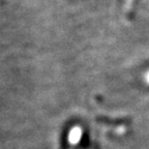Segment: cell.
<instances>
[{
    "label": "cell",
    "instance_id": "1",
    "mask_svg": "<svg viewBox=\"0 0 149 149\" xmlns=\"http://www.w3.org/2000/svg\"><path fill=\"white\" fill-rule=\"evenodd\" d=\"M82 136V130L80 127H74L70 130V136H68V141L70 144H77L80 141V138Z\"/></svg>",
    "mask_w": 149,
    "mask_h": 149
}]
</instances>
